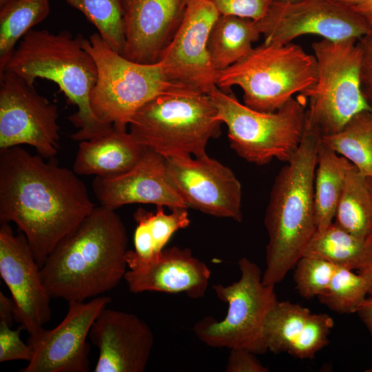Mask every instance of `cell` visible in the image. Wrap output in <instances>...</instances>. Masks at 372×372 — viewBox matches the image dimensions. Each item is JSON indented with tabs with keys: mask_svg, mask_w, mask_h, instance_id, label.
<instances>
[{
	"mask_svg": "<svg viewBox=\"0 0 372 372\" xmlns=\"http://www.w3.org/2000/svg\"><path fill=\"white\" fill-rule=\"evenodd\" d=\"M208 94L218 119L227 127L231 147L240 157L258 165L274 158L287 163L293 157L304 134V98H292L278 110L265 112L241 103L217 86Z\"/></svg>",
	"mask_w": 372,
	"mask_h": 372,
	"instance_id": "cell-7",
	"label": "cell"
},
{
	"mask_svg": "<svg viewBox=\"0 0 372 372\" xmlns=\"http://www.w3.org/2000/svg\"><path fill=\"white\" fill-rule=\"evenodd\" d=\"M147 149L127 127L113 125L105 135L79 142L72 170L77 175L115 176L131 169Z\"/></svg>",
	"mask_w": 372,
	"mask_h": 372,
	"instance_id": "cell-21",
	"label": "cell"
},
{
	"mask_svg": "<svg viewBox=\"0 0 372 372\" xmlns=\"http://www.w3.org/2000/svg\"><path fill=\"white\" fill-rule=\"evenodd\" d=\"M260 36L255 21L220 14L211 30L207 45L214 68L223 70L241 60Z\"/></svg>",
	"mask_w": 372,
	"mask_h": 372,
	"instance_id": "cell-25",
	"label": "cell"
},
{
	"mask_svg": "<svg viewBox=\"0 0 372 372\" xmlns=\"http://www.w3.org/2000/svg\"><path fill=\"white\" fill-rule=\"evenodd\" d=\"M222 122L210 96L187 86L160 94L133 116L130 132L145 147L165 158L206 155Z\"/></svg>",
	"mask_w": 372,
	"mask_h": 372,
	"instance_id": "cell-5",
	"label": "cell"
},
{
	"mask_svg": "<svg viewBox=\"0 0 372 372\" xmlns=\"http://www.w3.org/2000/svg\"><path fill=\"white\" fill-rule=\"evenodd\" d=\"M81 11L110 48L122 54L125 36L122 0H65Z\"/></svg>",
	"mask_w": 372,
	"mask_h": 372,
	"instance_id": "cell-30",
	"label": "cell"
},
{
	"mask_svg": "<svg viewBox=\"0 0 372 372\" xmlns=\"http://www.w3.org/2000/svg\"><path fill=\"white\" fill-rule=\"evenodd\" d=\"M368 294V283L363 275L337 267L328 289L318 300L340 314L357 313Z\"/></svg>",
	"mask_w": 372,
	"mask_h": 372,
	"instance_id": "cell-31",
	"label": "cell"
},
{
	"mask_svg": "<svg viewBox=\"0 0 372 372\" xmlns=\"http://www.w3.org/2000/svg\"><path fill=\"white\" fill-rule=\"evenodd\" d=\"M303 256L322 258L359 272L372 266V239L358 237L333 222L326 229L316 231Z\"/></svg>",
	"mask_w": 372,
	"mask_h": 372,
	"instance_id": "cell-22",
	"label": "cell"
},
{
	"mask_svg": "<svg viewBox=\"0 0 372 372\" xmlns=\"http://www.w3.org/2000/svg\"><path fill=\"white\" fill-rule=\"evenodd\" d=\"M301 1L302 0H271V1H282V2H290V3L298 2Z\"/></svg>",
	"mask_w": 372,
	"mask_h": 372,
	"instance_id": "cell-41",
	"label": "cell"
},
{
	"mask_svg": "<svg viewBox=\"0 0 372 372\" xmlns=\"http://www.w3.org/2000/svg\"><path fill=\"white\" fill-rule=\"evenodd\" d=\"M321 143L372 178V111L356 114L338 132L322 136Z\"/></svg>",
	"mask_w": 372,
	"mask_h": 372,
	"instance_id": "cell-27",
	"label": "cell"
},
{
	"mask_svg": "<svg viewBox=\"0 0 372 372\" xmlns=\"http://www.w3.org/2000/svg\"><path fill=\"white\" fill-rule=\"evenodd\" d=\"M93 57L96 82L91 91V108L101 122L127 127L134 114L156 96L186 86L170 80L162 65L139 63L112 50L99 33L83 39Z\"/></svg>",
	"mask_w": 372,
	"mask_h": 372,
	"instance_id": "cell-8",
	"label": "cell"
},
{
	"mask_svg": "<svg viewBox=\"0 0 372 372\" xmlns=\"http://www.w3.org/2000/svg\"><path fill=\"white\" fill-rule=\"evenodd\" d=\"M360 17L372 30V0H334Z\"/></svg>",
	"mask_w": 372,
	"mask_h": 372,
	"instance_id": "cell-38",
	"label": "cell"
},
{
	"mask_svg": "<svg viewBox=\"0 0 372 372\" xmlns=\"http://www.w3.org/2000/svg\"><path fill=\"white\" fill-rule=\"evenodd\" d=\"M99 355L94 372H143L154 345L147 323L133 313L104 309L89 333Z\"/></svg>",
	"mask_w": 372,
	"mask_h": 372,
	"instance_id": "cell-17",
	"label": "cell"
},
{
	"mask_svg": "<svg viewBox=\"0 0 372 372\" xmlns=\"http://www.w3.org/2000/svg\"><path fill=\"white\" fill-rule=\"evenodd\" d=\"M223 15H232L257 21L267 12L271 0H210Z\"/></svg>",
	"mask_w": 372,
	"mask_h": 372,
	"instance_id": "cell-35",
	"label": "cell"
},
{
	"mask_svg": "<svg viewBox=\"0 0 372 372\" xmlns=\"http://www.w3.org/2000/svg\"><path fill=\"white\" fill-rule=\"evenodd\" d=\"M294 267L296 288L305 299L325 292L337 269V266L324 259L308 256H302Z\"/></svg>",
	"mask_w": 372,
	"mask_h": 372,
	"instance_id": "cell-32",
	"label": "cell"
},
{
	"mask_svg": "<svg viewBox=\"0 0 372 372\" xmlns=\"http://www.w3.org/2000/svg\"><path fill=\"white\" fill-rule=\"evenodd\" d=\"M333 222L358 237L372 239V194L366 177L353 164L349 169Z\"/></svg>",
	"mask_w": 372,
	"mask_h": 372,
	"instance_id": "cell-26",
	"label": "cell"
},
{
	"mask_svg": "<svg viewBox=\"0 0 372 372\" xmlns=\"http://www.w3.org/2000/svg\"><path fill=\"white\" fill-rule=\"evenodd\" d=\"M111 301L109 296L70 302L65 317L56 327L30 335L32 359L21 372H87L90 348L86 338L90 329Z\"/></svg>",
	"mask_w": 372,
	"mask_h": 372,
	"instance_id": "cell-13",
	"label": "cell"
},
{
	"mask_svg": "<svg viewBox=\"0 0 372 372\" xmlns=\"http://www.w3.org/2000/svg\"><path fill=\"white\" fill-rule=\"evenodd\" d=\"M357 41L323 39L312 43L317 80L299 96L309 100L306 118L322 136L338 132L354 115L370 110L360 89Z\"/></svg>",
	"mask_w": 372,
	"mask_h": 372,
	"instance_id": "cell-10",
	"label": "cell"
},
{
	"mask_svg": "<svg viewBox=\"0 0 372 372\" xmlns=\"http://www.w3.org/2000/svg\"><path fill=\"white\" fill-rule=\"evenodd\" d=\"M220 15L210 0L187 1L182 23L158 61L170 80L207 94L217 86L207 45Z\"/></svg>",
	"mask_w": 372,
	"mask_h": 372,
	"instance_id": "cell-14",
	"label": "cell"
},
{
	"mask_svg": "<svg viewBox=\"0 0 372 372\" xmlns=\"http://www.w3.org/2000/svg\"><path fill=\"white\" fill-rule=\"evenodd\" d=\"M0 275L12 296L14 320L30 335L38 333L50 320L52 298L25 236L6 223L0 227Z\"/></svg>",
	"mask_w": 372,
	"mask_h": 372,
	"instance_id": "cell-16",
	"label": "cell"
},
{
	"mask_svg": "<svg viewBox=\"0 0 372 372\" xmlns=\"http://www.w3.org/2000/svg\"><path fill=\"white\" fill-rule=\"evenodd\" d=\"M238 266V281L213 287L218 298L228 305L225 317L221 320L205 317L194 324L193 331L211 347L244 349L256 355L264 354L268 351L265 322L278 302L275 286L264 284L260 267L249 259L240 258Z\"/></svg>",
	"mask_w": 372,
	"mask_h": 372,
	"instance_id": "cell-9",
	"label": "cell"
},
{
	"mask_svg": "<svg viewBox=\"0 0 372 372\" xmlns=\"http://www.w3.org/2000/svg\"><path fill=\"white\" fill-rule=\"evenodd\" d=\"M164 207L156 206V212L138 209L134 214L136 223L134 235V250L127 253L134 258L147 262L158 255L172 235L187 227L190 220L186 208H174L166 214Z\"/></svg>",
	"mask_w": 372,
	"mask_h": 372,
	"instance_id": "cell-23",
	"label": "cell"
},
{
	"mask_svg": "<svg viewBox=\"0 0 372 372\" xmlns=\"http://www.w3.org/2000/svg\"><path fill=\"white\" fill-rule=\"evenodd\" d=\"M11 322L0 318V362L11 360L29 362L32 357V349L20 338L22 327L17 330L10 328Z\"/></svg>",
	"mask_w": 372,
	"mask_h": 372,
	"instance_id": "cell-34",
	"label": "cell"
},
{
	"mask_svg": "<svg viewBox=\"0 0 372 372\" xmlns=\"http://www.w3.org/2000/svg\"><path fill=\"white\" fill-rule=\"evenodd\" d=\"M311 314L308 308L298 304L278 301L265 322V337L268 351L276 354L287 353Z\"/></svg>",
	"mask_w": 372,
	"mask_h": 372,
	"instance_id": "cell-29",
	"label": "cell"
},
{
	"mask_svg": "<svg viewBox=\"0 0 372 372\" xmlns=\"http://www.w3.org/2000/svg\"><path fill=\"white\" fill-rule=\"evenodd\" d=\"M125 259L130 269L123 279L132 293H185L193 299L205 296L210 269L188 248L174 246L164 249L147 262L138 260L127 253Z\"/></svg>",
	"mask_w": 372,
	"mask_h": 372,
	"instance_id": "cell-20",
	"label": "cell"
},
{
	"mask_svg": "<svg viewBox=\"0 0 372 372\" xmlns=\"http://www.w3.org/2000/svg\"><path fill=\"white\" fill-rule=\"evenodd\" d=\"M351 163L322 143L314 178V204L317 231L326 229L334 220Z\"/></svg>",
	"mask_w": 372,
	"mask_h": 372,
	"instance_id": "cell-24",
	"label": "cell"
},
{
	"mask_svg": "<svg viewBox=\"0 0 372 372\" xmlns=\"http://www.w3.org/2000/svg\"><path fill=\"white\" fill-rule=\"evenodd\" d=\"M316 80V58L300 45L263 43L236 63L218 71L216 85L226 92L232 86H238L243 92L245 105L272 112L295 94L309 89Z\"/></svg>",
	"mask_w": 372,
	"mask_h": 372,
	"instance_id": "cell-6",
	"label": "cell"
},
{
	"mask_svg": "<svg viewBox=\"0 0 372 372\" xmlns=\"http://www.w3.org/2000/svg\"><path fill=\"white\" fill-rule=\"evenodd\" d=\"M59 112L33 84L16 74H0V149L25 144L41 157L54 158L59 148Z\"/></svg>",
	"mask_w": 372,
	"mask_h": 372,
	"instance_id": "cell-11",
	"label": "cell"
},
{
	"mask_svg": "<svg viewBox=\"0 0 372 372\" xmlns=\"http://www.w3.org/2000/svg\"><path fill=\"white\" fill-rule=\"evenodd\" d=\"M127 241L115 210L95 206L56 245L41 267L51 298L83 302L114 289L127 271Z\"/></svg>",
	"mask_w": 372,
	"mask_h": 372,
	"instance_id": "cell-2",
	"label": "cell"
},
{
	"mask_svg": "<svg viewBox=\"0 0 372 372\" xmlns=\"http://www.w3.org/2000/svg\"><path fill=\"white\" fill-rule=\"evenodd\" d=\"M92 188L100 205L114 210L133 203L189 208L170 180L166 158L149 149L127 172L108 178L95 176Z\"/></svg>",
	"mask_w": 372,
	"mask_h": 372,
	"instance_id": "cell-18",
	"label": "cell"
},
{
	"mask_svg": "<svg viewBox=\"0 0 372 372\" xmlns=\"http://www.w3.org/2000/svg\"><path fill=\"white\" fill-rule=\"evenodd\" d=\"M256 24L264 43L278 45L305 34L333 41L358 40L371 30L360 17L334 0L272 1Z\"/></svg>",
	"mask_w": 372,
	"mask_h": 372,
	"instance_id": "cell-12",
	"label": "cell"
},
{
	"mask_svg": "<svg viewBox=\"0 0 372 372\" xmlns=\"http://www.w3.org/2000/svg\"><path fill=\"white\" fill-rule=\"evenodd\" d=\"M50 13V0H0V73L18 41Z\"/></svg>",
	"mask_w": 372,
	"mask_h": 372,
	"instance_id": "cell-28",
	"label": "cell"
},
{
	"mask_svg": "<svg viewBox=\"0 0 372 372\" xmlns=\"http://www.w3.org/2000/svg\"><path fill=\"white\" fill-rule=\"evenodd\" d=\"M322 136L305 116L301 143L275 178L264 221L268 242L262 282L267 285L282 281L317 231L314 178Z\"/></svg>",
	"mask_w": 372,
	"mask_h": 372,
	"instance_id": "cell-3",
	"label": "cell"
},
{
	"mask_svg": "<svg viewBox=\"0 0 372 372\" xmlns=\"http://www.w3.org/2000/svg\"><path fill=\"white\" fill-rule=\"evenodd\" d=\"M188 0H122L125 44L121 55L157 63L183 19Z\"/></svg>",
	"mask_w": 372,
	"mask_h": 372,
	"instance_id": "cell-19",
	"label": "cell"
},
{
	"mask_svg": "<svg viewBox=\"0 0 372 372\" xmlns=\"http://www.w3.org/2000/svg\"><path fill=\"white\" fill-rule=\"evenodd\" d=\"M166 165L170 180L189 208L242 221V186L230 168L207 154L167 158Z\"/></svg>",
	"mask_w": 372,
	"mask_h": 372,
	"instance_id": "cell-15",
	"label": "cell"
},
{
	"mask_svg": "<svg viewBox=\"0 0 372 372\" xmlns=\"http://www.w3.org/2000/svg\"><path fill=\"white\" fill-rule=\"evenodd\" d=\"M360 52V83L362 96L372 111V30L357 41Z\"/></svg>",
	"mask_w": 372,
	"mask_h": 372,
	"instance_id": "cell-36",
	"label": "cell"
},
{
	"mask_svg": "<svg viewBox=\"0 0 372 372\" xmlns=\"http://www.w3.org/2000/svg\"><path fill=\"white\" fill-rule=\"evenodd\" d=\"M256 354L244 349H230L225 368L227 372H268L256 358Z\"/></svg>",
	"mask_w": 372,
	"mask_h": 372,
	"instance_id": "cell-37",
	"label": "cell"
},
{
	"mask_svg": "<svg viewBox=\"0 0 372 372\" xmlns=\"http://www.w3.org/2000/svg\"><path fill=\"white\" fill-rule=\"evenodd\" d=\"M357 313L369 330L372 338V297L366 298Z\"/></svg>",
	"mask_w": 372,
	"mask_h": 372,
	"instance_id": "cell-39",
	"label": "cell"
},
{
	"mask_svg": "<svg viewBox=\"0 0 372 372\" xmlns=\"http://www.w3.org/2000/svg\"><path fill=\"white\" fill-rule=\"evenodd\" d=\"M83 39L65 30L54 34L47 30H30L21 38L3 70L32 84L38 78L57 84L77 107L69 120L78 129L71 138L79 142L105 135L113 128L99 120L91 108L90 96L96 82L97 68L83 47Z\"/></svg>",
	"mask_w": 372,
	"mask_h": 372,
	"instance_id": "cell-4",
	"label": "cell"
},
{
	"mask_svg": "<svg viewBox=\"0 0 372 372\" xmlns=\"http://www.w3.org/2000/svg\"><path fill=\"white\" fill-rule=\"evenodd\" d=\"M333 318L326 313H311L300 333L287 351L294 358L313 359L329 343V335L333 327Z\"/></svg>",
	"mask_w": 372,
	"mask_h": 372,
	"instance_id": "cell-33",
	"label": "cell"
},
{
	"mask_svg": "<svg viewBox=\"0 0 372 372\" xmlns=\"http://www.w3.org/2000/svg\"><path fill=\"white\" fill-rule=\"evenodd\" d=\"M19 146L0 149V221L14 223L41 267L96 206L73 171Z\"/></svg>",
	"mask_w": 372,
	"mask_h": 372,
	"instance_id": "cell-1",
	"label": "cell"
},
{
	"mask_svg": "<svg viewBox=\"0 0 372 372\" xmlns=\"http://www.w3.org/2000/svg\"><path fill=\"white\" fill-rule=\"evenodd\" d=\"M367 182H368L369 186L370 187V189L372 194V178H367Z\"/></svg>",
	"mask_w": 372,
	"mask_h": 372,
	"instance_id": "cell-42",
	"label": "cell"
},
{
	"mask_svg": "<svg viewBox=\"0 0 372 372\" xmlns=\"http://www.w3.org/2000/svg\"><path fill=\"white\" fill-rule=\"evenodd\" d=\"M358 273L366 278L368 283V293L372 295V266Z\"/></svg>",
	"mask_w": 372,
	"mask_h": 372,
	"instance_id": "cell-40",
	"label": "cell"
}]
</instances>
